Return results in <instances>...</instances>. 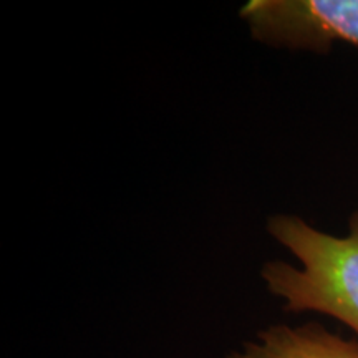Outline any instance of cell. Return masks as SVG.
Segmentation results:
<instances>
[{"mask_svg":"<svg viewBox=\"0 0 358 358\" xmlns=\"http://www.w3.org/2000/svg\"><path fill=\"white\" fill-rule=\"evenodd\" d=\"M268 232L287 248L302 268L287 262H268L262 279L287 312H319L350 327L358 337V211L348 234H327L301 217L275 216Z\"/></svg>","mask_w":358,"mask_h":358,"instance_id":"1","label":"cell"},{"mask_svg":"<svg viewBox=\"0 0 358 358\" xmlns=\"http://www.w3.org/2000/svg\"><path fill=\"white\" fill-rule=\"evenodd\" d=\"M241 17L275 47L327 52L337 40L358 47V0H250Z\"/></svg>","mask_w":358,"mask_h":358,"instance_id":"2","label":"cell"},{"mask_svg":"<svg viewBox=\"0 0 358 358\" xmlns=\"http://www.w3.org/2000/svg\"><path fill=\"white\" fill-rule=\"evenodd\" d=\"M229 358H358V340H345L320 324L275 325Z\"/></svg>","mask_w":358,"mask_h":358,"instance_id":"3","label":"cell"}]
</instances>
